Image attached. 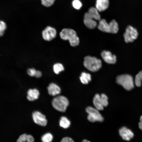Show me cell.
Segmentation results:
<instances>
[{"label": "cell", "mask_w": 142, "mask_h": 142, "mask_svg": "<svg viewBox=\"0 0 142 142\" xmlns=\"http://www.w3.org/2000/svg\"><path fill=\"white\" fill-rule=\"evenodd\" d=\"M100 95V99L104 107L107 106L108 104V99L107 96L104 94H102Z\"/></svg>", "instance_id": "obj_25"}, {"label": "cell", "mask_w": 142, "mask_h": 142, "mask_svg": "<svg viewBox=\"0 0 142 142\" xmlns=\"http://www.w3.org/2000/svg\"><path fill=\"white\" fill-rule=\"evenodd\" d=\"M27 93V99L30 101H34L38 99L40 94L39 90L36 88L29 89Z\"/></svg>", "instance_id": "obj_13"}, {"label": "cell", "mask_w": 142, "mask_h": 142, "mask_svg": "<svg viewBox=\"0 0 142 142\" xmlns=\"http://www.w3.org/2000/svg\"><path fill=\"white\" fill-rule=\"evenodd\" d=\"M42 4L46 7L51 6L54 4L55 0H40Z\"/></svg>", "instance_id": "obj_26"}, {"label": "cell", "mask_w": 142, "mask_h": 142, "mask_svg": "<svg viewBox=\"0 0 142 142\" xmlns=\"http://www.w3.org/2000/svg\"><path fill=\"white\" fill-rule=\"evenodd\" d=\"M72 3L73 7L77 9H79L82 6V3L79 0H73Z\"/></svg>", "instance_id": "obj_28"}, {"label": "cell", "mask_w": 142, "mask_h": 142, "mask_svg": "<svg viewBox=\"0 0 142 142\" xmlns=\"http://www.w3.org/2000/svg\"><path fill=\"white\" fill-rule=\"evenodd\" d=\"M34 141V139L32 135L26 134L20 135L17 140L18 142H33Z\"/></svg>", "instance_id": "obj_17"}, {"label": "cell", "mask_w": 142, "mask_h": 142, "mask_svg": "<svg viewBox=\"0 0 142 142\" xmlns=\"http://www.w3.org/2000/svg\"><path fill=\"white\" fill-rule=\"evenodd\" d=\"M74 141L72 138L68 137L63 138L61 141V142H73Z\"/></svg>", "instance_id": "obj_30"}, {"label": "cell", "mask_w": 142, "mask_h": 142, "mask_svg": "<svg viewBox=\"0 0 142 142\" xmlns=\"http://www.w3.org/2000/svg\"><path fill=\"white\" fill-rule=\"evenodd\" d=\"M140 122L139 123V124L141 126H142V115L140 118Z\"/></svg>", "instance_id": "obj_32"}, {"label": "cell", "mask_w": 142, "mask_h": 142, "mask_svg": "<svg viewBox=\"0 0 142 142\" xmlns=\"http://www.w3.org/2000/svg\"><path fill=\"white\" fill-rule=\"evenodd\" d=\"M33 120L36 124L42 126L47 124V120L45 115L38 111H35L32 114Z\"/></svg>", "instance_id": "obj_8"}, {"label": "cell", "mask_w": 142, "mask_h": 142, "mask_svg": "<svg viewBox=\"0 0 142 142\" xmlns=\"http://www.w3.org/2000/svg\"><path fill=\"white\" fill-rule=\"evenodd\" d=\"M93 104L96 108L98 110H102L104 107L103 106L100 99V95L99 94H96L94 96L93 99Z\"/></svg>", "instance_id": "obj_16"}, {"label": "cell", "mask_w": 142, "mask_h": 142, "mask_svg": "<svg viewBox=\"0 0 142 142\" xmlns=\"http://www.w3.org/2000/svg\"><path fill=\"white\" fill-rule=\"evenodd\" d=\"M111 29V33H116L119 30L118 23L115 20H113L109 23Z\"/></svg>", "instance_id": "obj_22"}, {"label": "cell", "mask_w": 142, "mask_h": 142, "mask_svg": "<svg viewBox=\"0 0 142 142\" xmlns=\"http://www.w3.org/2000/svg\"><path fill=\"white\" fill-rule=\"evenodd\" d=\"M57 32L54 27L50 26L47 27L42 31V36L45 41H50L56 36Z\"/></svg>", "instance_id": "obj_7"}, {"label": "cell", "mask_w": 142, "mask_h": 142, "mask_svg": "<svg viewBox=\"0 0 142 142\" xmlns=\"http://www.w3.org/2000/svg\"><path fill=\"white\" fill-rule=\"evenodd\" d=\"M48 94L53 96L59 94L61 93V89L57 84L53 83H50L47 87Z\"/></svg>", "instance_id": "obj_12"}, {"label": "cell", "mask_w": 142, "mask_h": 142, "mask_svg": "<svg viewBox=\"0 0 142 142\" xmlns=\"http://www.w3.org/2000/svg\"><path fill=\"white\" fill-rule=\"evenodd\" d=\"M98 110L96 108L90 106H88L86 108V111L88 114L87 119L89 121L94 122L95 121L101 122L103 121L104 118Z\"/></svg>", "instance_id": "obj_5"}, {"label": "cell", "mask_w": 142, "mask_h": 142, "mask_svg": "<svg viewBox=\"0 0 142 142\" xmlns=\"http://www.w3.org/2000/svg\"><path fill=\"white\" fill-rule=\"evenodd\" d=\"M53 107L56 110L62 112H65L69 105L68 99L63 95H58L53 99L52 102Z\"/></svg>", "instance_id": "obj_4"}, {"label": "cell", "mask_w": 142, "mask_h": 142, "mask_svg": "<svg viewBox=\"0 0 142 142\" xmlns=\"http://www.w3.org/2000/svg\"><path fill=\"white\" fill-rule=\"evenodd\" d=\"M60 38L64 40H68L70 45L72 47L78 45L79 43V38L76 32L70 28L63 29L59 33Z\"/></svg>", "instance_id": "obj_1"}, {"label": "cell", "mask_w": 142, "mask_h": 142, "mask_svg": "<svg viewBox=\"0 0 142 142\" xmlns=\"http://www.w3.org/2000/svg\"><path fill=\"white\" fill-rule=\"evenodd\" d=\"M83 21L85 26L89 29H94L97 26V23L95 20L88 12L84 14Z\"/></svg>", "instance_id": "obj_11"}, {"label": "cell", "mask_w": 142, "mask_h": 142, "mask_svg": "<svg viewBox=\"0 0 142 142\" xmlns=\"http://www.w3.org/2000/svg\"><path fill=\"white\" fill-rule=\"evenodd\" d=\"M116 82L128 91L132 90L134 87V81L133 77L128 74H123L118 76L116 78Z\"/></svg>", "instance_id": "obj_3"}, {"label": "cell", "mask_w": 142, "mask_h": 142, "mask_svg": "<svg viewBox=\"0 0 142 142\" xmlns=\"http://www.w3.org/2000/svg\"><path fill=\"white\" fill-rule=\"evenodd\" d=\"M59 124L60 127L64 129H67L70 126V122L66 117L62 116L60 118Z\"/></svg>", "instance_id": "obj_20"}, {"label": "cell", "mask_w": 142, "mask_h": 142, "mask_svg": "<svg viewBox=\"0 0 142 142\" xmlns=\"http://www.w3.org/2000/svg\"><path fill=\"white\" fill-rule=\"evenodd\" d=\"M119 134L122 139L125 141H129L134 136L133 133L125 127H123L119 130Z\"/></svg>", "instance_id": "obj_10"}, {"label": "cell", "mask_w": 142, "mask_h": 142, "mask_svg": "<svg viewBox=\"0 0 142 142\" xmlns=\"http://www.w3.org/2000/svg\"><path fill=\"white\" fill-rule=\"evenodd\" d=\"M135 85L137 87H140L142 81V70L140 71L136 75L134 80Z\"/></svg>", "instance_id": "obj_23"}, {"label": "cell", "mask_w": 142, "mask_h": 142, "mask_svg": "<svg viewBox=\"0 0 142 142\" xmlns=\"http://www.w3.org/2000/svg\"><path fill=\"white\" fill-rule=\"evenodd\" d=\"M101 56L104 60L108 63L114 64L116 62V56L109 51L103 50L101 53Z\"/></svg>", "instance_id": "obj_9"}, {"label": "cell", "mask_w": 142, "mask_h": 142, "mask_svg": "<svg viewBox=\"0 0 142 142\" xmlns=\"http://www.w3.org/2000/svg\"><path fill=\"white\" fill-rule=\"evenodd\" d=\"M53 139V136L52 134L49 133H48L42 136L41 139L43 142H51L52 141Z\"/></svg>", "instance_id": "obj_24"}, {"label": "cell", "mask_w": 142, "mask_h": 142, "mask_svg": "<svg viewBox=\"0 0 142 142\" xmlns=\"http://www.w3.org/2000/svg\"><path fill=\"white\" fill-rule=\"evenodd\" d=\"M83 142H90L88 140L86 139H84L83 141Z\"/></svg>", "instance_id": "obj_33"}, {"label": "cell", "mask_w": 142, "mask_h": 142, "mask_svg": "<svg viewBox=\"0 0 142 142\" xmlns=\"http://www.w3.org/2000/svg\"><path fill=\"white\" fill-rule=\"evenodd\" d=\"M109 4V0H96V8L98 11H104L108 8Z\"/></svg>", "instance_id": "obj_14"}, {"label": "cell", "mask_w": 142, "mask_h": 142, "mask_svg": "<svg viewBox=\"0 0 142 142\" xmlns=\"http://www.w3.org/2000/svg\"><path fill=\"white\" fill-rule=\"evenodd\" d=\"M98 28L100 30L103 32L111 33V29L109 23H108L104 19H100L99 21Z\"/></svg>", "instance_id": "obj_15"}, {"label": "cell", "mask_w": 142, "mask_h": 142, "mask_svg": "<svg viewBox=\"0 0 142 142\" xmlns=\"http://www.w3.org/2000/svg\"><path fill=\"white\" fill-rule=\"evenodd\" d=\"M6 28L7 25L5 22L2 21H0V37L3 35Z\"/></svg>", "instance_id": "obj_27"}, {"label": "cell", "mask_w": 142, "mask_h": 142, "mask_svg": "<svg viewBox=\"0 0 142 142\" xmlns=\"http://www.w3.org/2000/svg\"><path fill=\"white\" fill-rule=\"evenodd\" d=\"M83 65L88 70L93 72L98 71L102 67L101 60L95 57L87 56L85 57Z\"/></svg>", "instance_id": "obj_2"}, {"label": "cell", "mask_w": 142, "mask_h": 142, "mask_svg": "<svg viewBox=\"0 0 142 142\" xmlns=\"http://www.w3.org/2000/svg\"><path fill=\"white\" fill-rule=\"evenodd\" d=\"M79 78L81 82L84 84H88L91 80L90 74L85 72H83L81 73Z\"/></svg>", "instance_id": "obj_18"}, {"label": "cell", "mask_w": 142, "mask_h": 142, "mask_svg": "<svg viewBox=\"0 0 142 142\" xmlns=\"http://www.w3.org/2000/svg\"><path fill=\"white\" fill-rule=\"evenodd\" d=\"M42 75V73L39 70H37L35 77L36 78H38L40 77Z\"/></svg>", "instance_id": "obj_31"}, {"label": "cell", "mask_w": 142, "mask_h": 142, "mask_svg": "<svg viewBox=\"0 0 142 142\" xmlns=\"http://www.w3.org/2000/svg\"><path fill=\"white\" fill-rule=\"evenodd\" d=\"M53 68L54 73L56 74H59L64 70V67L62 64L59 63L54 64L53 66Z\"/></svg>", "instance_id": "obj_21"}, {"label": "cell", "mask_w": 142, "mask_h": 142, "mask_svg": "<svg viewBox=\"0 0 142 142\" xmlns=\"http://www.w3.org/2000/svg\"><path fill=\"white\" fill-rule=\"evenodd\" d=\"M89 14L95 20L99 21L100 19V16L98 11L94 7L90 8L88 12Z\"/></svg>", "instance_id": "obj_19"}, {"label": "cell", "mask_w": 142, "mask_h": 142, "mask_svg": "<svg viewBox=\"0 0 142 142\" xmlns=\"http://www.w3.org/2000/svg\"><path fill=\"white\" fill-rule=\"evenodd\" d=\"M37 70L34 68H29L28 69L27 72L28 74L31 77L35 76Z\"/></svg>", "instance_id": "obj_29"}, {"label": "cell", "mask_w": 142, "mask_h": 142, "mask_svg": "<svg viewBox=\"0 0 142 142\" xmlns=\"http://www.w3.org/2000/svg\"><path fill=\"white\" fill-rule=\"evenodd\" d=\"M138 35L137 29L133 26L129 25L126 28L123 36L125 42L128 43L133 42L137 39Z\"/></svg>", "instance_id": "obj_6"}]
</instances>
